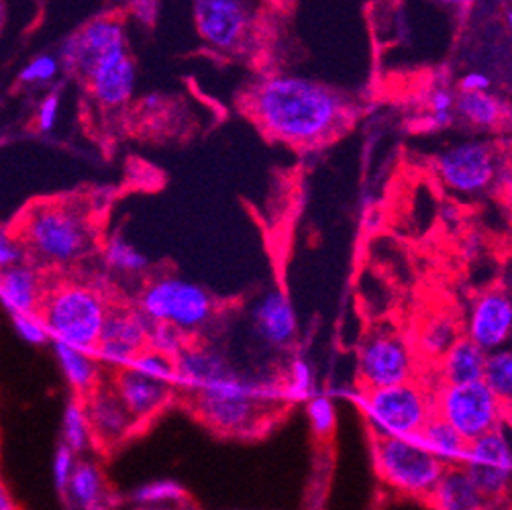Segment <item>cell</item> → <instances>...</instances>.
<instances>
[{"label":"cell","mask_w":512,"mask_h":510,"mask_svg":"<svg viewBox=\"0 0 512 510\" xmlns=\"http://www.w3.org/2000/svg\"><path fill=\"white\" fill-rule=\"evenodd\" d=\"M243 105L266 137L298 149L329 143L357 117L343 92L294 74H272L255 82Z\"/></svg>","instance_id":"6da1fadb"},{"label":"cell","mask_w":512,"mask_h":510,"mask_svg":"<svg viewBox=\"0 0 512 510\" xmlns=\"http://www.w3.org/2000/svg\"><path fill=\"white\" fill-rule=\"evenodd\" d=\"M29 262L35 266L66 268L86 258L94 243L92 223L66 202H39L23 213L15 227Z\"/></svg>","instance_id":"7a4b0ae2"},{"label":"cell","mask_w":512,"mask_h":510,"mask_svg":"<svg viewBox=\"0 0 512 510\" xmlns=\"http://www.w3.org/2000/svg\"><path fill=\"white\" fill-rule=\"evenodd\" d=\"M282 396V386L255 382L235 368L190 398L196 417L223 435H241L260 421L264 404Z\"/></svg>","instance_id":"3957f363"},{"label":"cell","mask_w":512,"mask_h":510,"mask_svg":"<svg viewBox=\"0 0 512 510\" xmlns=\"http://www.w3.org/2000/svg\"><path fill=\"white\" fill-rule=\"evenodd\" d=\"M109 304L96 288L78 282H64L47 288L39 306L49 339L94 353Z\"/></svg>","instance_id":"277c9868"},{"label":"cell","mask_w":512,"mask_h":510,"mask_svg":"<svg viewBox=\"0 0 512 510\" xmlns=\"http://www.w3.org/2000/svg\"><path fill=\"white\" fill-rule=\"evenodd\" d=\"M357 404L374 437L417 435L433 415V396L413 380L384 388H366Z\"/></svg>","instance_id":"5b68a950"},{"label":"cell","mask_w":512,"mask_h":510,"mask_svg":"<svg viewBox=\"0 0 512 510\" xmlns=\"http://www.w3.org/2000/svg\"><path fill=\"white\" fill-rule=\"evenodd\" d=\"M139 311L149 323H166L186 335L207 327L215 315V300L202 286L176 276L149 282L139 296Z\"/></svg>","instance_id":"8992f818"},{"label":"cell","mask_w":512,"mask_h":510,"mask_svg":"<svg viewBox=\"0 0 512 510\" xmlns=\"http://www.w3.org/2000/svg\"><path fill=\"white\" fill-rule=\"evenodd\" d=\"M374 464L390 488L417 498H427L445 470L417 435L376 437Z\"/></svg>","instance_id":"52a82bcc"},{"label":"cell","mask_w":512,"mask_h":510,"mask_svg":"<svg viewBox=\"0 0 512 510\" xmlns=\"http://www.w3.org/2000/svg\"><path fill=\"white\" fill-rule=\"evenodd\" d=\"M504 404L482 380L441 384L433 394V413L449 423L468 443L508 423Z\"/></svg>","instance_id":"ba28073f"},{"label":"cell","mask_w":512,"mask_h":510,"mask_svg":"<svg viewBox=\"0 0 512 510\" xmlns=\"http://www.w3.org/2000/svg\"><path fill=\"white\" fill-rule=\"evenodd\" d=\"M435 172L441 184L453 192L482 194L498 178V149L484 139L455 143L435 158Z\"/></svg>","instance_id":"9c48e42d"},{"label":"cell","mask_w":512,"mask_h":510,"mask_svg":"<svg viewBox=\"0 0 512 510\" xmlns=\"http://www.w3.org/2000/svg\"><path fill=\"white\" fill-rule=\"evenodd\" d=\"M125 49H129L125 21L117 15H100L62 43L58 58L62 70L86 80L94 66Z\"/></svg>","instance_id":"30bf717a"},{"label":"cell","mask_w":512,"mask_h":510,"mask_svg":"<svg viewBox=\"0 0 512 510\" xmlns=\"http://www.w3.org/2000/svg\"><path fill=\"white\" fill-rule=\"evenodd\" d=\"M192 21L198 39L223 56L241 51L253 29L247 0H192Z\"/></svg>","instance_id":"8fae6325"},{"label":"cell","mask_w":512,"mask_h":510,"mask_svg":"<svg viewBox=\"0 0 512 510\" xmlns=\"http://www.w3.org/2000/svg\"><path fill=\"white\" fill-rule=\"evenodd\" d=\"M462 468L468 472L478 490L492 502L500 504L508 496L512 480V443L508 423L480 435L468 443Z\"/></svg>","instance_id":"7c38bea8"},{"label":"cell","mask_w":512,"mask_h":510,"mask_svg":"<svg viewBox=\"0 0 512 510\" xmlns=\"http://www.w3.org/2000/svg\"><path fill=\"white\" fill-rule=\"evenodd\" d=\"M360 380L364 388H384L413 380L415 357L408 343L394 333H374L360 349Z\"/></svg>","instance_id":"4fadbf2b"},{"label":"cell","mask_w":512,"mask_h":510,"mask_svg":"<svg viewBox=\"0 0 512 510\" xmlns=\"http://www.w3.org/2000/svg\"><path fill=\"white\" fill-rule=\"evenodd\" d=\"M149 325L139 309H109L94 347L96 362L115 370L131 366L137 353L147 347Z\"/></svg>","instance_id":"5bb4252c"},{"label":"cell","mask_w":512,"mask_h":510,"mask_svg":"<svg viewBox=\"0 0 512 510\" xmlns=\"http://www.w3.org/2000/svg\"><path fill=\"white\" fill-rule=\"evenodd\" d=\"M512 335V300L506 290L480 294L468 315L466 337L486 353L506 347Z\"/></svg>","instance_id":"9a60e30c"},{"label":"cell","mask_w":512,"mask_h":510,"mask_svg":"<svg viewBox=\"0 0 512 510\" xmlns=\"http://www.w3.org/2000/svg\"><path fill=\"white\" fill-rule=\"evenodd\" d=\"M82 400L92 431V441L102 447H113L125 441L139 425L111 384L100 382Z\"/></svg>","instance_id":"2e32d148"},{"label":"cell","mask_w":512,"mask_h":510,"mask_svg":"<svg viewBox=\"0 0 512 510\" xmlns=\"http://www.w3.org/2000/svg\"><path fill=\"white\" fill-rule=\"evenodd\" d=\"M86 86L96 105L105 111L127 107L137 88V64L129 49L102 60L86 76Z\"/></svg>","instance_id":"e0dca14e"},{"label":"cell","mask_w":512,"mask_h":510,"mask_svg":"<svg viewBox=\"0 0 512 510\" xmlns=\"http://www.w3.org/2000/svg\"><path fill=\"white\" fill-rule=\"evenodd\" d=\"M113 388L127 406V411L133 415V419L141 425L149 419L162 413L166 404L176 394V388L168 380L153 378L149 374H143L131 366L115 370Z\"/></svg>","instance_id":"ac0fdd59"},{"label":"cell","mask_w":512,"mask_h":510,"mask_svg":"<svg viewBox=\"0 0 512 510\" xmlns=\"http://www.w3.org/2000/svg\"><path fill=\"white\" fill-rule=\"evenodd\" d=\"M251 325L262 343L274 349H286L298 333L296 311L284 290H270L251 311Z\"/></svg>","instance_id":"d6986e66"},{"label":"cell","mask_w":512,"mask_h":510,"mask_svg":"<svg viewBox=\"0 0 512 510\" xmlns=\"http://www.w3.org/2000/svg\"><path fill=\"white\" fill-rule=\"evenodd\" d=\"M174 366V388L188 398H192L233 368L223 353L190 343L174 357Z\"/></svg>","instance_id":"ffe728a7"},{"label":"cell","mask_w":512,"mask_h":510,"mask_svg":"<svg viewBox=\"0 0 512 510\" xmlns=\"http://www.w3.org/2000/svg\"><path fill=\"white\" fill-rule=\"evenodd\" d=\"M45 290V278L31 262L0 270V302L11 315H37Z\"/></svg>","instance_id":"44dd1931"},{"label":"cell","mask_w":512,"mask_h":510,"mask_svg":"<svg viewBox=\"0 0 512 510\" xmlns=\"http://www.w3.org/2000/svg\"><path fill=\"white\" fill-rule=\"evenodd\" d=\"M433 510H492V504L462 466H449L427 494Z\"/></svg>","instance_id":"7402d4cb"},{"label":"cell","mask_w":512,"mask_h":510,"mask_svg":"<svg viewBox=\"0 0 512 510\" xmlns=\"http://www.w3.org/2000/svg\"><path fill=\"white\" fill-rule=\"evenodd\" d=\"M486 351L468 337H459L441 357L439 376L441 384H464L482 380Z\"/></svg>","instance_id":"603a6c76"},{"label":"cell","mask_w":512,"mask_h":510,"mask_svg":"<svg viewBox=\"0 0 512 510\" xmlns=\"http://www.w3.org/2000/svg\"><path fill=\"white\" fill-rule=\"evenodd\" d=\"M506 117V100L494 90L457 92L455 96V119H462L474 129H498Z\"/></svg>","instance_id":"cb8c5ba5"},{"label":"cell","mask_w":512,"mask_h":510,"mask_svg":"<svg viewBox=\"0 0 512 510\" xmlns=\"http://www.w3.org/2000/svg\"><path fill=\"white\" fill-rule=\"evenodd\" d=\"M54 353L64 380L76 396L84 398L92 388L100 384V364L96 362L94 353L60 341H54Z\"/></svg>","instance_id":"d4e9b609"},{"label":"cell","mask_w":512,"mask_h":510,"mask_svg":"<svg viewBox=\"0 0 512 510\" xmlns=\"http://www.w3.org/2000/svg\"><path fill=\"white\" fill-rule=\"evenodd\" d=\"M417 437L445 468L464 464L468 441L435 413L427 419Z\"/></svg>","instance_id":"484cf974"},{"label":"cell","mask_w":512,"mask_h":510,"mask_svg":"<svg viewBox=\"0 0 512 510\" xmlns=\"http://www.w3.org/2000/svg\"><path fill=\"white\" fill-rule=\"evenodd\" d=\"M62 498L70 510H86L96 502L107 500V484L98 464L90 459H78Z\"/></svg>","instance_id":"4316f807"},{"label":"cell","mask_w":512,"mask_h":510,"mask_svg":"<svg viewBox=\"0 0 512 510\" xmlns=\"http://www.w3.org/2000/svg\"><path fill=\"white\" fill-rule=\"evenodd\" d=\"M62 443H66L78 455L84 453L94 443L92 441L90 423H88V417H86L84 400L80 396L70 398L66 408H64V415H62Z\"/></svg>","instance_id":"83f0119b"},{"label":"cell","mask_w":512,"mask_h":510,"mask_svg":"<svg viewBox=\"0 0 512 510\" xmlns=\"http://www.w3.org/2000/svg\"><path fill=\"white\" fill-rule=\"evenodd\" d=\"M482 382L504 404L510 406V398H512V353H510L508 345L486 353Z\"/></svg>","instance_id":"f1b7e54d"},{"label":"cell","mask_w":512,"mask_h":510,"mask_svg":"<svg viewBox=\"0 0 512 510\" xmlns=\"http://www.w3.org/2000/svg\"><path fill=\"white\" fill-rule=\"evenodd\" d=\"M105 262L111 270L121 274H141L149 268L147 255L123 237H113L105 245Z\"/></svg>","instance_id":"f546056e"},{"label":"cell","mask_w":512,"mask_h":510,"mask_svg":"<svg viewBox=\"0 0 512 510\" xmlns=\"http://www.w3.org/2000/svg\"><path fill=\"white\" fill-rule=\"evenodd\" d=\"M455 96L457 90H451L449 86H435L427 94V109L425 123L431 131L435 129H447L455 121Z\"/></svg>","instance_id":"4dcf8cb0"},{"label":"cell","mask_w":512,"mask_h":510,"mask_svg":"<svg viewBox=\"0 0 512 510\" xmlns=\"http://www.w3.org/2000/svg\"><path fill=\"white\" fill-rule=\"evenodd\" d=\"M186 498V490L174 480H153L133 490L131 502L135 506L156 504H180Z\"/></svg>","instance_id":"1f68e13d"},{"label":"cell","mask_w":512,"mask_h":510,"mask_svg":"<svg viewBox=\"0 0 512 510\" xmlns=\"http://www.w3.org/2000/svg\"><path fill=\"white\" fill-rule=\"evenodd\" d=\"M457 339V327L449 317H433L421 331V349L431 357H441Z\"/></svg>","instance_id":"d6a6232c"},{"label":"cell","mask_w":512,"mask_h":510,"mask_svg":"<svg viewBox=\"0 0 512 510\" xmlns=\"http://www.w3.org/2000/svg\"><path fill=\"white\" fill-rule=\"evenodd\" d=\"M315 390V370L313 366L302 360V357H296V360L288 368V378L282 384V396L290 400H309Z\"/></svg>","instance_id":"836d02e7"},{"label":"cell","mask_w":512,"mask_h":510,"mask_svg":"<svg viewBox=\"0 0 512 510\" xmlns=\"http://www.w3.org/2000/svg\"><path fill=\"white\" fill-rule=\"evenodd\" d=\"M188 345V335L166 323H151L147 331V347L176 357Z\"/></svg>","instance_id":"e575fe53"},{"label":"cell","mask_w":512,"mask_h":510,"mask_svg":"<svg viewBox=\"0 0 512 510\" xmlns=\"http://www.w3.org/2000/svg\"><path fill=\"white\" fill-rule=\"evenodd\" d=\"M131 368L149 374L153 378H160V380H168L174 384L176 378V366H174V357L164 355L160 351H153L149 347H145L143 351L137 353L135 360L131 362Z\"/></svg>","instance_id":"d590c367"},{"label":"cell","mask_w":512,"mask_h":510,"mask_svg":"<svg viewBox=\"0 0 512 510\" xmlns=\"http://www.w3.org/2000/svg\"><path fill=\"white\" fill-rule=\"evenodd\" d=\"M306 413H309V421L313 425V431L319 437H327L333 433L337 425V411L335 404L325 394H313L306 400Z\"/></svg>","instance_id":"8d00e7d4"},{"label":"cell","mask_w":512,"mask_h":510,"mask_svg":"<svg viewBox=\"0 0 512 510\" xmlns=\"http://www.w3.org/2000/svg\"><path fill=\"white\" fill-rule=\"evenodd\" d=\"M62 70L60 58L58 56H51V54H41L35 56L19 74V82L21 84H45L54 80Z\"/></svg>","instance_id":"74e56055"},{"label":"cell","mask_w":512,"mask_h":510,"mask_svg":"<svg viewBox=\"0 0 512 510\" xmlns=\"http://www.w3.org/2000/svg\"><path fill=\"white\" fill-rule=\"evenodd\" d=\"M23 262H29V255L21 237L15 229L3 227L0 229V270H7Z\"/></svg>","instance_id":"f35d334b"},{"label":"cell","mask_w":512,"mask_h":510,"mask_svg":"<svg viewBox=\"0 0 512 510\" xmlns=\"http://www.w3.org/2000/svg\"><path fill=\"white\" fill-rule=\"evenodd\" d=\"M11 317H13L15 331L29 345H45L47 341H51L39 315H11Z\"/></svg>","instance_id":"ab89813d"},{"label":"cell","mask_w":512,"mask_h":510,"mask_svg":"<svg viewBox=\"0 0 512 510\" xmlns=\"http://www.w3.org/2000/svg\"><path fill=\"white\" fill-rule=\"evenodd\" d=\"M76 462H78V453L72 451L66 443H60L54 455V484L60 494H64L66 484L76 468Z\"/></svg>","instance_id":"60d3db41"},{"label":"cell","mask_w":512,"mask_h":510,"mask_svg":"<svg viewBox=\"0 0 512 510\" xmlns=\"http://www.w3.org/2000/svg\"><path fill=\"white\" fill-rule=\"evenodd\" d=\"M129 17L143 27H156L162 13L160 0H129Z\"/></svg>","instance_id":"b9f144b4"},{"label":"cell","mask_w":512,"mask_h":510,"mask_svg":"<svg viewBox=\"0 0 512 510\" xmlns=\"http://www.w3.org/2000/svg\"><path fill=\"white\" fill-rule=\"evenodd\" d=\"M58 115H60V94L58 92H49L43 100L41 105L37 109V117H35V123H37V129L41 133H49L54 131L56 123H58Z\"/></svg>","instance_id":"7bdbcfd3"},{"label":"cell","mask_w":512,"mask_h":510,"mask_svg":"<svg viewBox=\"0 0 512 510\" xmlns=\"http://www.w3.org/2000/svg\"><path fill=\"white\" fill-rule=\"evenodd\" d=\"M492 86H494L492 76L478 70L466 72L457 80V92H486V90H492Z\"/></svg>","instance_id":"ee69618b"},{"label":"cell","mask_w":512,"mask_h":510,"mask_svg":"<svg viewBox=\"0 0 512 510\" xmlns=\"http://www.w3.org/2000/svg\"><path fill=\"white\" fill-rule=\"evenodd\" d=\"M0 510H19L17 502L13 500L9 488L5 486L3 480H0Z\"/></svg>","instance_id":"f6af8a7d"},{"label":"cell","mask_w":512,"mask_h":510,"mask_svg":"<svg viewBox=\"0 0 512 510\" xmlns=\"http://www.w3.org/2000/svg\"><path fill=\"white\" fill-rule=\"evenodd\" d=\"M435 3H439L447 9H455V11H468L474 0H435Z\"/></svg>","instance_id":"bcb514c9"},{"label":"cell","mask_w":512,"mask_h":510,"mask_svg":"<svg viewBox=\"0 0 512 510\" xmlns=\"http://www.w3.org/2000/svg\"><path fill=\"white\" fill-rule=\"evenodd\" d=\"M133 510H180L178 504H156V506H135Z\"/></svg>","instance_id":"7dc6e473"},{"label":"cell","mask_w":512,"mask_h":510,"mask_svg":"<svg viewBox=\"0 0 512 510\" xmlns=\"http://www.w3.org/2000/svg\"><path fill=\"white\" fill-rule=\"evenodd\" d=\"M5 23H7V5H5V0H0V33H3Z\"/></svg>","instance_id":"c3c4849f"},{"label":"cell","mask_w":512,"mask_h":510,"mask_svg":"<svg viewBox=\"0 0 512 510\" xmlns=\"http://www.w3.org/2000/svg\"><path fill=\"white\" fill-rule=\"evenodd\" d=\"M86 510H113V506L107 500H102V502H96V504L88 506Z\"/></svg>","instance_id":"681fc988"}]
</instances>
